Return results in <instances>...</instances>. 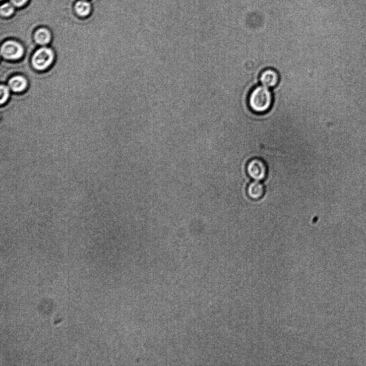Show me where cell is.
Returning <instances> with one entry per match:
<instances>
[{"mask_svg":"<svg viewBox=\"0 0 366 366\" xmlns=\"http://www.w3.org/2000/svg\"><path fill=\"white\" fill-rule=\"evenodd\" d=\"M248 193L251 199L259 200L265 193V186L260 181H255L249 186Z\"/></svg>","mask_w":366,"mask_h":366,"instance_id":"9c48e42d","label":"cell"},{"mask_svg":"<svg viewBox=\"0 0 366 366\" xmlns=\"http://www.w3.org/2000/svg\"><path fill=\"white\" fill-rule=\"evenodd\" d=\"M28 81L21 75H16L8 82V87L15 93L22 92L27 88Z\"/></svg>","mask_w":366,"mask_h":366,"instance_id":"ba28073f","label":"cell"},{"mask_svg":"<svg viewBox=\"0 0 366 366\" xmlns=\"http://www.w3.org/2000/svg\"><path fill=\"white\" fill-rule=\"evenodd\" d=\"M0 88H1V101H0V103H1V105H3L6 103L10 98V89L9 87L3 84L2 85Z\"/></svg>","mask_w":366,"mask_h":366,"instance_id":"8fae6325","label":"cell"},{"mask_svg":"<svg viewBox=\"0 0 366 366\" xmlns=\"http://www.w3.org/2000/svg\"><path fill=\"white\" fill-rule=\"evenodd\" d=\"M280 77L278 73L272 68H268L262 71L260 76V81L262 86L269 89L275 88L279 82Z\"/></svg>","mask_w":366,"mask_h":366,"instance_id":"5b68a950","label":"cell"},{"mask_svg":"<svg viewBox=\"0 0 366 366\" xmlns=\"http://www.w3.org/2000/svg\"><path fill=\"white\" fill-rule=\"evenodd\" d=\"M10 2L17 9L19 10L27 6L29 4L30 0H10Z\"/></svg>","mask_w":366,"mask_h":366,"instance_id":"7c38bea8","label":"cell"},{"mask_svg":"<svg viewBox=\"0 0 366 366\" xmlns=\"http://www.w3.org/2000/svg\"><path fill=\"white\" fill-rule=\"evenodd\" d=\"M17 8L10 2H4L0 7L1 18L10 19L12 18Z\"/></svg>","mask_w":366,"mask_h":366,"instance_id":"30bf717a","label":"cell"},{"mask_svg":"<svg viewBox=\"0 0 366 366\" xmlns=\"http://www.w3.org/2000/svg\"><path fill=\"white\" fill-rule=\"evenodd\" d=\"M52 32L46 27H40L34 32L33 38L36 43L44 46L52 40Z\"/></svg>","mask_w":366,"mask_h":366,"instance_id":"52a82bcc","label":"cell"},{"mask_svg":"<svg viewBox=\"0 0 366 366\" xmlns=\"http://www.w3.org/2000/svg\"><path fill=\"white\" fill-rule=\"evenodd\" d=\"M73 8L75 14L81 19L88 18L92 11V6L89 0H77Z\"/></svg>","mask_w":366,"mask_h":366,"instance_id":"8992f818","label":"cell"},{"mask_svg":"<svg viewBox=\"0 0 366 366\" xmlns=\"http://www.w3.org/2000/svg\"><path fill=\"white\" fill-rule=\"evenodd\" d=\"M2 56L8 60L17 61L21 59L24 54V49L19 42L13 40H8L2 46Z\"/></svg>","mask_w":366,"mask_h":366,"instance_id":"3957f363","label":"cell"},{"mask_svg":"<svg viewBox=\"0 0 366 366\" xmlns=\"http://www.w3.org/2000/svg\"><path fill=\"white\" fill-rule=\"evenodd\" d=\"M54 57L55 55L52 49L42 47L33 54L31 59L32 65L37 71H44L52 64Z\"/></svg>","mask_w":366,"mask_h":366,"instance_id":"7a4b0ae2","label":"cell"},{"mask_svg":"<svg viewBox=\"0 0 366 366\" xmlns=\"http://www.w3.org/2000/svg\"><path fill=\"white\" fill-rule=\"evenodd\" d=\"M348 61H349V59H348ZM349 62H350V61H349ZM351 65H352V64H351ZM355 72H356V71H355Z\"/></svg>","mask_w":366,"mask_h":366,"instance_id":"5bb4252c","label":"cell"},{"mask_svg":"<svg viewBox=\"0 0 366 366\" xmlns=\"http://www.w3.org/2000/svg\"><path fill=\"white\" fill-rule=\"evenodd\" d=\"M273 95L270 89L260 86L251 91L248 104L252 112L263 114L269 111L273 104Z\"/></svg>","mask_w":366,"mask_h":366,"instance_id":"6da1fadb","label":"cell"},{"mask_svg":"<svg viewBox=\"0 0 366 366\" xmlns=\"http://www.w3.org/2000/svg\"><path fill=\"white\" fill-rule=\"evenodd\" d=\"M4 1H5V0H1L2 3Z\"/></svg>","mask_w":366,"mask_h":366,"instance_id":"4fadbf2b","label":"cell"},{"mask_svg":"<svg viewBox=\"0 0 366 366\" xmlns=\"http://www.w3.org/2000/svg\"><path fill=\"white\" fill-rule=\"evenodd\" d=\"M247 171L255 181H260L265 179L267 176V165L263 160L254 158L249 161L247 166Z\"/></svg>","mask_w":366,"mask_h":366,"instance_id":"277c9868","label":"cell"}]
</instances>
